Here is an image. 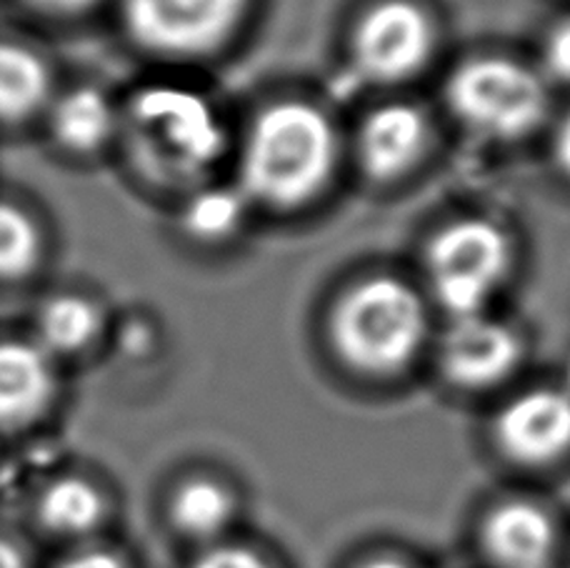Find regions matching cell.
<instances>
[{
	"mask_svg": "<svg viewBox=\"0 0 570 568\" xmlns=\"http://www.w3.org/2000/svg\"><path fill=\"white\" fill-rule=\"evenodd\" d=\"M43 261V233L23 208L0 200V281L33 276Z\"/></svg>",
	"mask_w": 570,
	"mask_h": 568,
	"instance_id": "e0dca14e",
	"label": "cell"
},
{
	"mask_svg": "<svg viewBox=\"0 0 570 568\" xmlns=\"http://www.w3.org/2000/svg\"><path fill=\"white\" fill-rule=\"evenodd\" d=\"M338 158L331 120L305 104L268 108L246 140L240 160L243 188L273 208L308 203L328 184Z\"/></svg>",
	"mask_w": 570,
	"mask_h": 568,
	"instance_id": "6da1fadb",
	"label": "cell"
},
{
	"mask_svg": "<svg viewBox=\"0 0 570 568\" xmlns=\"http://www.w3.org/2000/svg\"><path fill=\"white\" fill-rule=\"evenodd\" d=\"M108 503L104 491L80 476H63L38 496L36 523L56 539H86L104 526Z\"/></svg>",
	"mask_w": 570,
	"mask_h": 568,
	"instance_id": "7c38bea8",
	"label": "cell"
},
{
	"mask_svg": "<svg viewBox=\"0 0 570 568\" xmlns=\"http://www.w3.org/2000/svg\"><path fill=\"white\" fill-rule=\"evenodd\" d=\"M495 439L518 463L558 461L570 451V391L535 389L518 395L498 415Z\"/></svg>",
	"mask_w": 570,
	"mask_h": 568,
	"instance_id": "52a82bcc",
	"label": "cell"
},
{
	"mask_svg": "<svg viewBox=\"0 0 570 568\" xmlns=\"http://www.w3.org/2000/svg\"><path fill=\"white\" fill-rule=\"evenodd\" d=\"M56 393V371L43 349L0 341V433H23L43 421Z\"/></svg>",
	"mask_w": 570,
	"mask_h": 568,
	"instance_id": "9c48e42d",
	"label": "cell"
},
{
	"mask_svg": "<svg viewBox=\"0 0 570 568\" xmlns=\"http://www.w3.org/2000/svg\"><path fill=\"white\" fill-rule=\"evenodd\" d=\"M50 70L43 58L18 43L0 40V124L18 126L33 118L50 98Z\"/></svg>",
	"mask_w": 570,
	"mask_h": 568,
	"instance_id": "4fadbf2b",
	"label": "cell"
},
{
	"mask_svg": "<svg viewBox=\"0 0 570 568\" xmlns=\"http://www.w3.org/2000/svg\"><path fill=\"white\" fill-rule=\"evenodd\" d=\"M100 333V311L83 296L63 293L43 303L38 313V336L43 351L78 353Z\"/></svg>",
	"mask_w": 570,
	"mask_h": 568,
	"instance_id": "2e32d148",
	"label": "cell"
},
{
	"mask_svg": "<svg viewBox=\"0 0 570 568\" xmlns=\"http://www.w3.org/2000/svg\"><path fill=\"white\" fill-rule=\"evenodd\" d=\"M453 116L491 140L531 136L548 114V90L533 70L505 58H478L455 70L445 90Z\"/></svg>",
	"mask_w": 570,
	"mask_h": 568,
	"instance_id": "3957f363",
	"label": "cell"
},
{
	"mask_svg": "<svg viewBox=\"0 0 570 568\" xmlns=\"http://www.w3.org/2000/svg\"><path fill=\"white\" fill-rule=\"evenodd\" d=\"M0 568H28L23 549L10 539H0Z\"/></svg>",
	"mask_w": 570,
	"mask_h": 568,
	"instance_id": "cb8c5ba5",
	"label": "cell"
},
{
	"mask_svg": "<svg viewBox=\"0 0 570 568\" xmlns=\"http://www.w3.org/2000/svg\"><path fill=\"white\" fill-rule=\"evenodd\" d=\"M250 0H126L128 36L168 58L208 56L238 33Z\"/></svg>",
	"mask_w": 570,
	"mask_h": 568,
	"instance_id": "5b68a950",
	"label": "cell"
},
{
	"mask_svg": "<svg viewBox=\"0 0 570 568\" xmlns=\"http://www.w3.org/2000/svg\"><path fill=\"white\" fill-rule=\"evenodd\" d=\"M28 3L50 16H76L96 6L98 0H28Z\"/></svg>",
	"mask_w": 570,
	"mask_h": 568,
	"instance_id": "7402d4cb",
	"label": "cell"
},
{
	"mask_svg": "<svg viewBox=\"0 0 570 568\" xmlns=\"http://www.w3.org/2000/svg\"><path fill=\"white\" fill-rule=\"evenodd\" d=\"M556 160L566 176H570V116L563 120L561 128L556 134Z\"/></svg>",
	"mask_w": 570,
	"mask_h": 568,
	"instance_id": "603a6c76",
	"label": "cell"
},
{
	"mask_svg": "<svg viewBox=\"0 0 570 568\" xmlns=\"http://www.w3.org/2000/svg\"><path fill=\"white\" fill-rule=\"evenodd\" d=\"M428 331L425 306L409 283L375 276L345 293L333 313V341L345 363L371 376L409 366Z\"/></svg>",
	"mask_w": 570,
	"mask_h": 568,
	"instance_id": "7a4b0ae2",
	"label": "cell"
},
{
	"mask_svg": "<svg viewBox=\"0 0 570 568\" xmlns=\"http://www.w3.org/2000/svg\"><path fill=\"white\" fill-rule=\"evenodd\" d=\"M240 198L228 190H208L190 203L186 210V226L193 236L218 241L236 231L240 221Z\"/></svg>",
	"mask_w": 570,
	"mask_h": 568,
	"instance_id": "ac0fdd59",
	"label": "cell"
},
{
	"mask_svg": "<svg viewBox=\"0 0 570 568\" xmlns=\"http://www.w3.org/2000/svg\"><path fill=\"white\" fill-rule=\"evenodd\" d=\"M511 263L513 248L505 231L485 218H465L443 228L428 251L435 298L455 319L485 313Z\"/></svg>",
	"mask_w": 570,
	"mask_h": 568,
	"instance_id": "277c9868",
	"label": "cell"
},
{
	"mask_svg": "<svg viewBox=\"0 0 570 568\" xmlns=\"http://www.w3.org/2000/svg\"><path fill=\"white\" fill-rule=\"evenodd\" d=\"M168 513L170 523L183 536L193 541H210L230 526L236 516V501L218 481L190 479L173 493Z\"/></svg>",
	"mask_w": 570,
	"mask_h": 568,
	"instance_id": "9a60e30c",
	"label": "cell"
},
{
	"mask_svg": "<svg viewBox=\"0 0 570 568\" xmlns=\"http://www.w3.org/2000/svg\"><path fill=\"white\" fill-rule=\"evenodd\" d=\"M193 568H271L256 551L243 546H213Z\"/></svg>",
	"mask_w": 570,
	"mask_h": 568,
	"instance_id": "d6986e66",
	"label": "cell"
},
{
	"mask_svg": "<svg viewBox=\"0 0 570 568\" xmlns=\"http://www.w3.org/2000/svg\"><path fill=\"white\" fill-rule=\"evenodd\" d=\"M428 144V124L419 108L393 104L365 118L358 138L361 164L373 178L391 180L419 164Z\"/></svg>",
	"mask_w": 570,
	"mask_h": 568,
	"instance_id": "30bf717a",
	"label": "cell"
},
{
	"mask_svg": "<svg viewBox=\"0 0 570 568\" xmlns=\"http://www.w3.org/2000/svg\"><path fill=\"white\" fill-rule=\"evenodd\" d=\"M483 549L498 568H548L556 554V526L538 506H498L483 523Z\"/></svg>",
	"mask_w": 570,
	"mask_h": 568,
	"instance_id": "8fae6325",
	"label": "cell"
},
{
	"mask_svg": "<svg viewBox=\"0 0 570 568\" xmlns=\"http://www.w3.org/2000/svg\"><path fill=\"white\" fill-rule=\"evenodd\" d=\"M546 63L551 74L570 84V18L558 23L546 38Z\"/></svg>",
	"mask_w": 570,
	"mask_h": 568,
	"instance_id": "ffe728a7",
	"label": "cell"
},
{
	"mask_svg": "<svg viewBox=\"0 0 570 568\" xmlns=\"http://www.w3.org/2000/svg\"><path fill=\"white\" fill-rule=\"evenodd\" d=\"M523 359V341L515 329L485 313L455 319L443 341L445 376L463 389H488L505 381Z\"/></svg>",
	"mask_w": 570,
	"mask_h": 568,
	"instance_id": "ba28073f",
	"label": "cell"
},
{
	"mask_svg": "<svg viewBox=\"0 0 570 568\" xmlns=\"http://www.w3.org/2000/svg\"><path fill=\"white\" fill-rule=\"evenodd\" d=\"M114 134V108L96 88H76L50 110V136L68 154L88 156Z\"/></svg>",
	"mask_w": 570,
	"mask_h": 568,
	"instance_id": "5bb4252c",
	"label": "cell"
},
{
	"mask_svg": "<svg viewBox=\"0 0 570 568\" xmlns=\"http://www.w3.org/2000/svg\"><path fill=\"white\" fill-rule=\"evenodd\" d=\"M56 568H128V564L120 559L116 551H106V549H88V551H78L66 559L63 564H58Z\"/></svg>",
	"mask_w": 570,
	"mask_h": 568,
	"instance_id": "44dd1931",
	"label": "cell"
},
{
	"mask_svg": "<svg viewBox=\"0 0 570 568\" xmlns=\"http://www.w3.org/2000/svg\"><path fill=\"white\" fill-rule=\"evenodd\" d=\"M361 568H413V566L403 564L399 559H375V561H368V564L361 566Z\"/></svg>",
	"mask_w": 570,
	"mask_h": 568,
	"instance_id": "d4e9b609",
	"label": "cell"
},
{
	"mask_svg": "<svg viewBox=\"0 0 570 568\" xmlns=\"http://www.w3.org/2000/svg\"><path fill=\"white\" fill-rule=\"evenodd\" d=\"M435 46L425 10L409 0H383L361 18L353 36L355 70L371 84H399L419 74Z\"/></svg>",
	"mask_w": 570,
	"mask_h": 568,
	"instance_id": "8992f818",
	"label": "cell"
}]
</instances>
